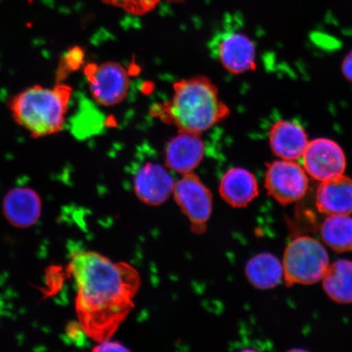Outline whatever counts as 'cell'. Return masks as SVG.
<instances>
[{
  "label": "cell",
  "instance_id": "1",
  "mask_svg": "<svg viewBox=\"0 0 352 352\" xmlns=\"http://www.w3.org/2000/svg\"><path fill=\"white\" fill-rule=\"evenodd\" d=\"M68 271L77 287L82 331L96 342L109 340L135 307L142 283L138 270L98 252H78L72 255Z\"/></svg>",
  "mask_w": 352,
  "mask_h": 352
},
{
  "label": "cell",
  "instance_id": "2",
  "mask_svg": "<svg viewBox=\"0 0 352 352\" xmlns=\"http://www.w3.org/2000/svg\"><path fill=\"white\" fill-rule=\"evenodd\" d=\"M230 113L217 87L208 78L196 76L175 83L173 98L157 110V116L179 131L201 135Z\"/></svg>",
  "mask_w": 352,
  "mask_h": 352
},
{
  "label": "cell",
  "instance_id": "3",
  "mask_svg": "<svg viewBox=\"0 0 352 352\" xmlns=\"http://www.w3.org/2000/svg\"><path fill=\"white\" fill-rule=\"evenodd\" d=\"M72 95V87L63 82L51 88L34 85L13 96L8 109L32 138H46L64 129Z\"/></svg>",
  "mask_w": 352,
  "mask_h": 352
},
{
  "label": "cell",
  "instance_id": "4",
  "mask_svg": "<svg viewBox=\"0 0 352 352\" xmlns=\"http://www.w3.org/2000/svg\"><path fill=\"white\" fill-rule=\"evenodd\" d=\"M286 285H311L322 280L330 265L322 244L310 236L294 239L285 249L283 258Z\"/></svg>",
  "mask_w": 352,
  "mask_h": 352
},
{
  "label": "cell",
  "instance_id": "5",
  "mask_svg": "<svg viewBox=\"0 0 352 352\" xmlns=\"http://www.w3.org/2000/svg\"><path fill=\"white\" fill-rule=\"evenodd\" d=\"M90 92L96 103L113 107L126 98L130 77L123 66L114 61L87 64L85 68Z\"/></svg>",
  "mask_w": 352,
  "mask_h": 352
},
{
  "label": "cell",
  "instance_id": "6",
  "mask_svg": "<svg viewBox=\"0 0 352 352\" xmlns=\"http://www.w3.org/2000/svg\"><path fill=\"white\" fill-rule=\"evenodd\" d=\"M173 195L183 213L191 223V230L197 234L206 230V223L212 211V195L198 175L184 174L175 183Z\"/></svg>",
  "mask_w": 352,
  "mask_h": 352
},
{
  "label": "cell",
  "instance_id": "7",
  "mask_svg": "<svg viewBox=\"0 0 352 352\" xmlns=\"http://www.w3.org/2000/svg\"><path fill=\"white\" fill-rule=\"evenodd\" d=\"M264 184L268 195L287 205L305 197L309 179L305 167L296 161L280 160L267 164Z\"/></svg>",
  "mask_w": 352,
  "mask_h": 352
},
{
  "label": "cell",
  "instance_id": "8",
  "mask_svg": "<svg viewBox=\"0 0 352 352\" xmlns=\"http://www.w3.org/2000/svg\"><path fill=\"white\" fill-rule=\"evenodd\" d=\"M210 45L211 54L228 72L241 74L256 67V48L244 33L224 30L214 36Z\"/></svg>",
  "mask_w": 352,
  "mask_h": 352
},
{
  "label": "cell",
  "instance_id": "9",
  "mask_svg": "<svg viewBox=\"0 0 352 352\" xmlns=\"http://www.w3.org/2000/svg\"><path fill=\"white\" fill-rule=\"evenodd\" d=\"M302 166L308 175L320 182L344 174L346 158L337 142L327 138H318L308 143L302 157Z\"/></svg>",
  "mask_w": 352,
  "mask_h": 352
},
{
  "label": "cell",
  "instance_id": "10",
  "mask_svg": "<svg viewBox=\"0 0 352 352\" xmlns=\"http://www.w3.org/2000/svg\"><path fill=\"white\" fill-rule=\"evenodd\" d=\"M175 182L164 166L148 162L136 173L134 189L136 196L145 204L160 206L173 195Z\"/></svg>",
  "mask_w": 352,
  "mask_h": 352
},
{
  "label": "cell",
  "instance_id": "11",
  "mask_svg": "<svg viewBox=\"0 0 352 352\" xmlns=\"http://www.w3.org/2000/svg\"><path fill=\"white\" fill-rule=\"evenodd\" d=\"M205 154V144L200 134L179 131L166 148V165L179 174L192 173L201 164Z\"/></svg>",
  "mask_w": 352,
  "mask_h": 352
},
{
  "label": "cell",
  "instance_id": "12",
  "mask_svg": "<svg viewBox=\"0 0 352 352\" xmlns=\"http://www.w3.org/2000/svg\"><path fill=\"white\" fill-rule=\"evenodd\" d=\"M42 202L34 189L19 187L11 189L4 197V217L13 227L28 228L34 226L41 217Z\"/></svg>",
  "mask_w": 352,
  "mask_h": 352
},
{
  "label": "cell",
  "instance_id": "13",
  "mask_svg": "<svg viewBox=\"0 0 352 352\" xmlns=\"http://www.w3.org/2000/svg\"><path fill=\"white\" fill-rule=\"evenodd\" d=\"M270 144L272 153L280 160L297 161L302 158L309 143L307 134L298 123L279 120L270 130Z\"/></svg>",
  "mask_w": 352,
  "mask_h": 352
},
{
  "label": "cell",
  "instance_id": "14",
  "mask_svg": "<svg viewBox=\"0 0 352 352\" xmlns=\"http://www.w3.org/2000/svg\"><path fill=\"white\" fill-rule=\"evenodd\" d=\"M219 193L232 208H245L258 195L256 178L250 170L234 167L223 175L219 184Z\"/></svg>",
  "mask_w": 352,
  "mask_h": 352
},
{
  "label": "cell",
  "instance_id": "15",
  "mask_svg": "<svg viewBox=\"0 0 352 352\" xmlns=\"http://www.w3.org/2000/svg\"><path fill=\"white\" fill-rule=\"evenodd\" d=\"M316 206L328 215L352 213V179L342 175L321 182L316 192Z\"/></svg>",
  "mask_w": 352,
  "mask_h": 352
},
{
  "label": "cell",
  "instance_id": "16",
  "mask_svg": "<svg viewBox=\"0 0 352 352\" xmlns=\"http://www.w3.org/2000/svg\"><path fill=\"white\" fill-rule=\"evenodd\" d=\"M245 274L254 287L261 289L274 288L284 276L283 264L274 255L258 254L248 262Z\"/></svg>",
  "mask_w": 352,
  "mask_h": 352
},
{
  "label": "cell",
  "instance_id": "17",
  "mask_svg": "<svg viewBox=\"0 0 352 352\" xmlns=\"http://www.w3.org/2000/svg\"><path fill=\"white\" fill-rule=\"evenodd\" d=\"M322 280L324 292L332 300L352 303V261L340 259L333 263Z\"/></svg>",
  "mask_w": 352,
  "mask_h": 352
},
{
  "label": "cell",
  "instance_id": "18",
  "mask_svg": "<svg viewBox=\"0 0 352 352\" xmlns=\"http://www.w3.org/2000/svg\"><path fill=\"white\" fill-rule=\"evenodd\" d=\"M321 239L337 252L352 250V218L349 214L329 215L320 228Z\"/></svg>",
  "mask_w": 352,
  "mask_h": 352
},
{
  "label": "cell",
  "instance_id": "19",
  "mask_svg": "<svg viewBox=\"0 0 352 352\" xmlns=\"http://www.w3.org/2000/svg\"><path fill=\"white\" fill-rule=\"evenodd\" d=\"M104 3L121 8L134 15H144L151 12L160 0H101Z\"/></svg>",
  "mask_w": 352,
  "mask_h": 352
},
{
  "label": "cell",
  "instance_id": "20",
  "mask_svg": "<svg viewBox=\"0 0 352 352\" xmlns=\"http://www.w3.org/2000/svg\"><path fill=\"white\" fill-rule=\"evenodd\" d=\"M83 57H85V54H83L80 47H74L66 52L59 65L58 77H57L58 80L57 82H61L63 78L68 74L80 67L83 63Z\"/></svg>",
  "mask_w": 352,
  "mask_h": 352
},
{
  "label": "cell",
  "instance_id": "21",
  "mask_svg": "<svg viewBox=\"0 0 352 352\" xmlns=\"http://www.w3.org/2000/svg\"><path fill=\"white\" fill-rule=\"evenodd\" d=\"M126 347L118 342H111L110 340L104 341L98 343V345L95 347L94 351L98 352H107V351H129Z\"/></svg>",
  "mask_w": 352,
  "mask_h": 352
},
{
  "label": "cell",
  "instance_id": "22",
  "mask_svg": "<svg viewBox=\"0 0 352 352\" xmlns=\"http://www.w3.org/2000/svg\"><path fill=\"white\" fill-rule=\"evenodd\" d=\"M342 72L346 80L352 82V51L345 56L342 63Z\"/></svg>",
  "mask_w": 352,
  "mask_h": 352
}]
</instances>
